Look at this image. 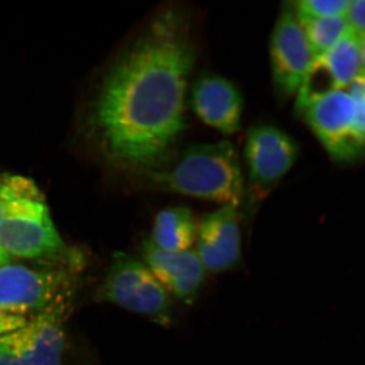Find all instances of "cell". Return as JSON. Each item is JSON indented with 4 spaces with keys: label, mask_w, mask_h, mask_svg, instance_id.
I'll use <instances>...</instances> for the list:
<instances>
[{
    "label": "cell",
    "mask_w": 365,
    "mask_h": 365,
    "mask_svg": "<svg viewBox=\"0 0 365 365\" xmlns=\"http://www.w3.org/2000/svg\"><path fill=\"white\" fill-rule=\"evenodd\" d=\"M195 60L186 14L169 7L155 14L98 93V129L113 160L150 169L167 157L186 127Z\"/></svg>",
    "instance_id": "cell-1"
},
{
    "label": "cell",
    "mask_w": 365,
    "mask_h": 365,
    "mask_svg": "<svg viewBox=\"0 0 365 365\" xmlns=\"http://www.w3.org/2000/svg\"><path fill=\"white\" fill-rule=\"evenodd\" d=\"M148 170L151 187L157 191L237 208L246 195L239 155L230 141L189 146Z\"/></svg>",
    "instance_id": "cell-2"
},
{
    "label": "cell",
    "mask_w": 365,
    "mask_h": 365,
    "mask_svg": "<svg viewBox=\"0 0 365 365\" xmlns=\"http://www.w3.org/2000/svg\"><path fill=\"white\" fill-rule=\"evenodd\" d=\"M4 204L0 220V247L9 255L26 259L53 257L64 248L40 190L20 176L0 178Z\"/></svg>",
    "instance_id": "cell-3"
},
{
    "label": "cell",
    "mask_w": 365,
    "mask_h": 365,
    "mask_svg": "<svg viewBox=\"0 0 365 365\" xmlns=\"http://www.w3.org/2000/svg\"><path fill=\"white\" fill-rule=\"evenodd\" d=\"M101 297L158 325L174 323L175 304L170 295L143 262L124 252L113 255Z\"/></svg>",
    "instance_id": "cell-4"
},
{
    "label": "cell",
    "mask_w": 365,
    "mask_h": 365,
    "mask_svg": "<svg viewBox=\"0 0 365 365\" xmlns=\"http://www.w3.org/2000/svg\"><path fill=\"white\" fill-rule=\"evenodd\" d=\"M68 302L66 292L25 326L0 337V365H61Z\"/></svg>",
    "instance_id": "cell-5"
},
{
    "label": "cell",
    "mask_w": 365,
    "mask_h": 365,
    "mask_svg": "<svg viewBox=\"0 0 365 365\" xmlns=\"http://www.w3.org/2000/svg\"><path fill=\"white\" fill-rule=\"evenodd\" d=\"M299 114L335 162H356L364 155L365 136L357 126L356 107L348 91L318 98Z\"/></svg>",
    "instance_id": "cell-6"
},
{
    "label": "cell",
    "mask_w": 365,
    "mask_h": 365,
    "mask_svg": "<svg viewBox=\"0 0 365 365\" xmlns=\"http://www.w3.org/2000/svg\"><path fill=\"white\" fill-rule=\"evenodd\" d=\"M271 73L276 91L282 98L297 96L314 55L292 6L282 9L269 44Z\"/></svg>",
    "instance_id": "cell-7"
},
{
    "label": "cell",
    "mask_w": 365,
    "mask_h": 365,
    "mask_svg": "<svg viewBox=\"0 0 365 365\" xmlns=\"http://www.w3.org/2000/svg\"><path fill=\"white\" fill-rule=\"evenodd\" d=\"M361 72L360 38L348 30L332 48L317 57L297 93L299 114L314 101L344 91Z\"/></svg>",
    "instance_id": "cell-8"
},
{
    "label": "cell",
    "mask_w": 365,
    "mask_h": 365,
    "mask_svg": "<svg viewBox=\"0 0 365 365\" xmlns=\"http://www.w3.org/2000/svg\"><path fill=\"white\" fill-rule=\"evenodd\" d=\"M66 275L21 265L0 267V307L25 317L37 316L66 292ZM32 317V318H33Z\"/></svg>",
    "instance_id": "cell-9"
},
{
    "label": "cell",
    "mask_w": 365,
    "mask_h": 365,
    "mask_svg": "<svg viewBox=\"0 0 365 365\" xmlns=\"http://www.w3.org/2000/svg\"><path fill=\"white\" fill-rule=\"evenodd\" d=\"M299 145L287 132L271 124L255 125L247 134L245 160L249 181L267 191L294 167Z\"/></svg>",
    "instance_id": "cell-10"
},
{
    "label": "cell",
    "mask_w": 365,
    "mask_h": 365,
    "mask_svg": "<svg viewBox=\"0 0 365 365\" xmlns=\"http://www.w3.org/2000/svg\"><path fill=\"white\" fill-rule=\"evenodd\" d=\"M241 218L239 208L225 205L198 222L196 253L206 271L225 273L242 265Z\"/></svg>",
    "instance_id": "cell-11"
},
{
    "label": "cell",
    "mask_w": 365,
    "mask_h": 365,
    "mask_svg": "<svg viewBox=\"0 0 365 365\" xmlns=\"http://www.w3.org/2000/svg\"><path fill=\"white\" fill-rule=\"evenodd\" d=\"M141 257L168 294L189 306L196 302L207 280L196 251H163L146 239L141 242Z\"/></svg>",
    "instance_id": "cell-12"
},
{
    "label": "cell",
    "mask_w": 365,
    "mask_h": 365,
    "mask_svg": "<svg viewBox=\"0 0 365 365\" xmlns=\"http://www.w3.org/2000/svg\"><path fill=\"white\" fill-rule=\"evenodd\" d=\"M190 106L196 116L223 135H232L241 127L244 102L232 81L218 74H204L190 91Z\"/></svg>",
    "instance_id": "cell-13"
},
{
    "label": "cell",
    "mask_w": 365,
    "mask_h": 365,
    "mask_svg": "<svg viewBox=\"0 0 365 365\" xmlns=\"http://www.w3.org/2000/svg\"><path fill=\"white\" fill-rule=\"evenodd\" d=\"M198 222L191 209L186 206H170L155 216L150 242L167 252H182L196 242Z\"/></svg>",
    "instance_id": "cell-14"
},
{
    "label": "cell",
    "mask_w": 365,
    "mask_h": 365,
    "mask_svg": "<svg viewBox=\"0 0 365 365\" xmlns=\"http://www.w3.org/2000/svg\"><path fill=\"white\" fill-rule=\"evenodd\" d=\"M299 21L314 58L328 51L349 30L345 16Z\"/></svg>",
    "instance_id": "cell-15"
},
{
    "label": "cell",
    "mask_w": 365,
    "mask_h": 365,
    "mask_svg": "<svg viewBox=\"0 0 365 365\" xmlns=\"http://www.w3.org/2000/svg\"><path fill=\"white\" fill-rule=\"evenodd\" d=\"M349 2L348 0H299L292 2L290 6L299 21H307L346 16Z\"/></svg>",
    "instance_id": "cell-16"
},
{
    "label": "cell",
    "mask_w": 365,
    "mask_h": 365,
    "mask_svg": "<svg viewBox=\"0 0 365 365\" xmlns=\"http://www.w3.org/2000/svg\"><path fill=\"white\" fill-rule=\"evenodd\" d=\"M345 18L353 33L365 37V0L350 1Z\"/></svg>",
    "instance_id": "cell-17"
},
{
    "label": "cell",
    "mask_w": 365,
    "mask_h": 365,
    "mask_svg": "<svg viewBox=\"0 0 365 365\" xmlns=\"http://www.w3.org/2000/svg\"><path fill=\"white\" fill-rule=\"evenodd\" d=\"M30 319L19 314L11 313L4 307H0V337L18 330L25 326Z\"/></svg>",
    "instance_id": "cell-18"
},
{
    "label": "cell",
    "mask_w": 365,
    "mask_h": 365,
    "mask_svg": "<svg viewBox=\"0 0 365 365\" xmlns=\"http://www.w3.org/2000/svg\"><path fill=\"white\" fill-rule=\"evenodd\" d=\"M348 88H349L348 93L350 95L365 97V73L360 72L359 76L352 81L351 85L348 86Z\"/></svg>",
    "instance_id": "cell-19"
},
{
    "label": "cell",
    "mask_w": 365,
    "mask_h": 365,
    "mask_svg": "<svg viewBox=\"0 0 365 365\" xmlns=\"http://www.w3.org/2000/svg\"><path fill=\"white\" fill-rule=\"evenodd\" d=\"M360 38V61H361V72L365 73V37Z\"/></svg>",
    "instance_id": "cell-20"
},
{
    "label": "cell",
    "mask_w": 365,
    "mask_h": 365,
    "mask_svg": "<svg viewBox=\"0 0 365 365\" xmlns=\"http://www.w3.org/2000/svg\"><path fill=\"white\" fill-rule=\"evenodd\" d=\"M11 258V255L7 254L6 252L0 247V267H1V266L6 265V264H9Z\"/></svg>",
    "instance_id": "cell-21"
},
{
    "label": "cell",
    "mask_w": 365,
    "mask_h": 365,
    "mask_svg": "<svg viewBox=\"0 0 365 365\" xmlns=\"http://www.w3.org/2000/svg\"><path fill=\"white\" fill-rule=\"evenodd\" d=\"M4 204L2 202L1 198H0V220H1L2 215H4Z\"/></svg>",
    "instance_id": "cell-22"
}]
</instances>
